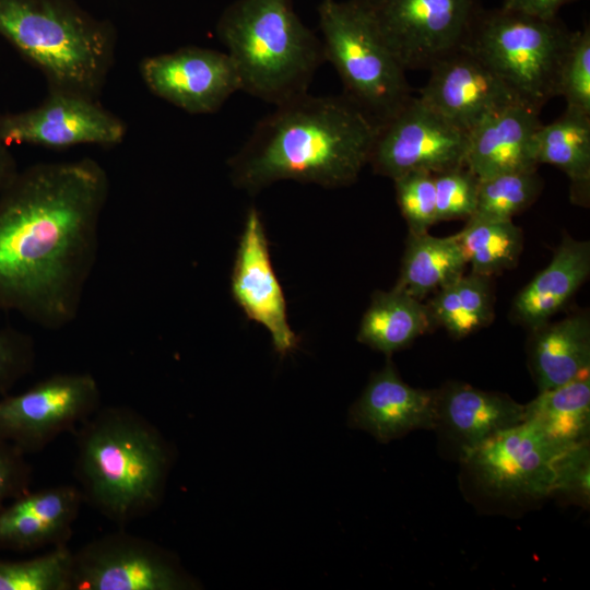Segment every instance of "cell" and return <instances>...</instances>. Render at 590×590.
<instances>
[{
  "label": "cell",
  "instance_id": "obj_22",
  "mask_svg": "<svg viewBox=\"0 0 590 590\" xmlns=\"http://www.w3.org/2000/svg\"><path fill=\"white\" fill-rule=\"evenodd\" d=\"M529 361L540 391L566 385L590 368V321L581 315L531 329Z\"/></svg>",
  "mask_w": 590,
  "mask_h": 590
},
{
  "label": "cell",
  "instance_id": "obj_25",
  "mask_svg": "<svg viewBox=\"0 0 590 590\" xmlns=\"http://www.w3.org/2000/svg\"><path fill=\"white\" fill-rule=\"evenodd\" d=\"M538 164H548L569 178L577 200L589 198L590 115L566 107L560 117L536 132Z\"/></svg>",
  "mask_w": 590,
  "mask_h": 590
},
{
  "label": "cell",
  "instance_id": "obj_1",
  "mask_svg": "<svg viewBox=\"0 0 590 590\" xmlns=\"http://www.w3.org/2000/svg\"><path fill=\"white\" fill-rule=\"evenodd\" d=\"M109 191L106 169L90 157L19 172L0 193V310L52 331L75 320Z\"/></svg>",
  "mask_w": 590,
  "mask_h": 590
},
{
  "label": "cell",
  "instance_id": "obj_30",
  "mask_svg": "<svg viewBox=\"0 0 590 590\" xmlns=\"http://www.w3.org/2000/svg\"><path fill=\"white\" fill-rule=\"evenodd\" d=\"M542 180L536 170L511 172L479 179L477 203L472 216L511 220L539 196Z\"/></svg>",
  "mask_w": 590,
  "mask_h": 590
},
{
  "label": "cell",
  "instance_id": "obj_31",
  "mask_svg": "<svg viewBox=\"0 0 590 590\" xmlns=\"http://www.w3.org/2000/svg\"><path fill=\"white\" fill-rule=\"evenodd\" d=\"M567 106L590 115V27L586 24L573 37L558 74L556 96Z\"/></svg>",
  "mask_w": 590,
  "mask_h": 590
},
{
  "label": "cell",
  "instance_id": "obj_29",
  "mask_svg": "<svg viewBox=\"0 0 590 590\" xmlns=\"http://www.w3.org/2000/svg\"><path fill=\"white\" fill-rule=\"evenodd\" d=\"M73 551L68 545L24 560H0V590H72Z\"/></svg>",
  "mask_w": 590,
  "mask_h": 590
},
{
  "label": "cell",
  "instance_id": "obj_4",
  "mask_svg": "<svg viewBox=\"0 0 590 590\" xmlns=\"http://www.w3.org/2000/svg\"><path fill=\"white\" fill-rule=\"evenodd\" d=\"M0 36L45 78L47 91L99 99L117 31L76 0H0Z\"/></svg>",
  "mask_w": 590,
  "mask_h": 590
},
{
  "label": "cell",
  "instance_id": "obj_19",
  "mask_svg": "<svg viewBox=\"0 0 590 590\" xmlns=\"http://www.w3.org/2000/svg\"><path fill=\"white\" fill-rule=\"evenodd\" d=\"M540 113L514 103L493 114L468 134L464 165L479 179L504 173L536 170Z\"/></svg>",
  "mask_w": 590,
  "mask_h": 590
},
{
  "label": "cell",
  "instance_id": "obj_10",
  "mask_svg": "<svg viewBox=\"0 0 590 590\" xmlns=\"http://www.w3.org/2000/svg\"><path fill=\"white\" fill-rule=\"evenodd\" d=\"M563 450L532 423L523 421L487 439L461 460L483 493L505 502L524 503L551 495L553 463Z\"/></svg>",
  "mask_w": 590,
  "mask_h": 590
},
{
  "label": "cell",
  "instance_id": "obj_27",
  "mask_svg": "<svg viewBox=\"0 0 590 590\" xmlns=\"http://www.w3.org/2000/svg\"><path fill=\"white\" fill-rule=\"evenodd\" d=\"M434 323L456 339L491 323L494 315L489 278L462 274L435 292L427 305Z\"/></svg>",
  "mask_w": 590,
  "mask_h": 590
},
{
  "label": "cell",
  "instance_id": "obj_16",
  "mask_svg": "<svg viewBox=\"0 0 590 590\" xmlns=\"http://www.w3.org/2000/svg\"><path fill=\"white\" fill-rule=\"evenodd\" d=\"M231 286L235 302L250 320L270 332L281 356L297 347L298 338L288 324L284 294L273 271L263 225L255 208L246 215Z\"/></svg>",
  "mask_w": 590,
  "mask_h": 590
},
{
  "label": "cell",
  "instance_id": "obj_8",
  "mask_svg": "<svg viewBox=\"0 0 590 590\" xmlns=\"http://www.w3.org/2000/svg\"><path fill=\"white\" fill-rule=\"evenodd\" d=\"M406 70H429L462 47L483 10L480 0H356Z\"/></svg>",
  "mask_w": 590,
  "mask_h": 590
},
{
  "label": "cell",
  "instance_id": "obj_7",
  "mask_svg": "<svg viewBox=\"0 0 590 590\" xmlns=\"http://www.w3.org/2000/svg\"><path fill=\"white\" fill-rule=\"evenodd\" d=\"M573 33L557 17L483 9L463 46L482 59L521 103L540 113L556 96Z\"/></svg>",
  "mask_w": 590,
  "mask_h": 590
},
{
  "label": "cell",
  "instance_id": "obj_26",
  "mask_svg": "<svg viewBox=\"0 0 590 590\" xmlns=\"http://www.w3.org/2000/svg\"><path fill=\"white\" fill-rule=\"evenodd\" d=\"M467 266L456 235L409 234L394 287L422 299L461 276Z\"/></svg>",
  "mask_w": 590,
  "mask_h": 590
},
{
  "label": "cell",
  "instance_id": "obj_37",
  "mask_svg": "<svg viewBox=\"0 0 590 590\" xmlns=\"http://www.w3.org/2000/svg\"><path fill=\"white\" fill-rule=\"evenodd\" d=\"M574 1L576 0H503L500 8L540 19L552 20L557 17L558 11L564 5Z\"/></svg>",
  "mask_w": 590,
  "mask_h": 590
},
{
  "label": "cell",
  "instance_id": "obj_6",
  "mask_svg": "<svg viewBox=\"0 0 590 590\" xmlns=\"http://www.w3.org/2000/svg\"><path fill=\"white\" fill-rule=\"evenodd\" d=\"M318 16L324 58L342 94L380 127L413 97L405 70L358 1L321 0Z\"/></svg>",
  "mask_w": 590,
  "mask_h": 590
},
{
  "label": "cell",
  "instance_id": "obj_3",
  "mask_svg": "<svg viewBox=\"0 0 590 590\" xmlns=\"http://www.w3.org/2000/svg\"><path fill=\"white\" fill-rule=\"evenodd\" d=\"M73 435V474L84 503L120 528L158 505L172 453L137 410L101 405Z\"/></svg>",
  "mask_w": 590,
  "mask_h": 590
},
{
  "label": "cell",
  "instance_id": "obj_38",
  "mask_svg": "<svg viewBox=\"0 0 590 590\" xmlns=\"http://www.w3.org/2000/svg\"><path fill=\"white\" fill-rule=\"evenodd\" d=\"M19 172L10 146L0 140V193L12 182Z\"/></svg>",
  "mask_w": 590,
  "mask_h": 590
},
{
  "label": "cell",
  "instance_id": "obj_9",
  "mask_svg": "<svg viewBox=\"0 0 590 590\" xmlns=\"http://www.w3.org/2000/svg\"><path fill=\"white\" fill-rule=\"evenodd\" d=\"M101 398L90 373L50 375L0 399V440L25 455L39 452L61 434H73L102 405Z\"/></svg>",
  "mask_w": 590,
  "mask_h": 590
},
{
  "label": "cell",
  "instance_id": "obj_2",
  "mask_svg": "<svg viewBox=\"0 0 590 590\" xmlns=\"http://www.w3.org/2000/svg\"><path fill=\"white\" fill-rule=\"evenodd\" d=\"M275 107L229 161L237 187L256 192L285 179L342 187L357 179L379 127L353 102L306 93Z\"/></svg>",
  "mask_w": 590,
  "mask_h": 590
},
{
  "label": "cell",
  "instance_id": "obj_34",
  "mask_svg": "<svg viewBox=\"0 0 590 590\" xmlns=\"http://www.w3.org/2000/svg\"><path fill=\"white\" fill-rule=\"evenodd\" d=\"M551 495H559L583 508L590 503V446L585 441L560 451L554 460Z\"/></svg>",
  "mask_w": 590,
  "mask_h": 590
},
{
  "label": "cell",
  "instance_id": "obj_28",
  "mask_svg": "<svg viewBox=\"0 0 590 590\" xmlns=\"http://www.w3.org/2000/svg\"><path fill=\"white\" fill-rule=\"evenodd\" d=\"M456 237L472 273L486 278L514 268L523 246L511 220L471 216Z\"/></svg>",
  "mask_w": 590,
  "mask_h": 590
},
{
  "label": "cell",
  "instance_id": "obj_33",
  "mask_svg": "<svg viewBox=\"0 0 590 590\" xmlns=\"http://www.w3.org/2000/svg\"><path fill=\"white\" fill-rule=\"evenodd\" d=\"M437 222L471 217L476 209L479 178L464 165L433 175Z\"/></svg>",
  "mask_w": 590,
  "mask_h": 590
},
{
  "label": "cell",
  "instance_id": "obj_12",
  "mask_svg": "<svg viewBox=\"0 0 590 590\" xmlns=\"http://www.w3.org/2000/svg\"><path fill=\"white\" fill-rule=\"evenodd\" d=\"M468 134L413 96L378 128L368 163L392 180L414 172L434 175L464 165Z\"/></svg>",
  "mask_w": 590,
  "mask_h": 590
},
{
  "label": "cell",
  "instance_id": "obj_13",
  "mask_svg": "<svg viewBox=\"0 0 590 590\" xmlns=\"http://www.w3.org/2000/svg\"><path fill=\"white\" fill-rule=\"evenodd\" d=\"M126 135V122L99 99L74 93L47 91L35 107L0 114V140L9 146L68 149L93 144L111 148L120 144Z\"/></svg>",
  "mask_w": 590,
  "mask_h": 590
},
{
  "label": "cell",
  "instance_id": "obj_17",
  "mask_svg": "<svg viewBox=\"0 0 590 590\" xmlns=\"http://www.w3.org/2000/svg\"><path fill=\"white\" fill-rule=\"evenodd\" d=\"M83 503L78 485L28 491L0 511V551L68 545Z\"/></svg>",
  "mask_w": 590,
  "mask_h": 590
},
{
  "label": "cell",
  "instance_id": "obj_23",
  "mask_svg": "<svg viewBox=\"0 0 590 590\" xmlns=\"http://www.w3.org/2000/svg\"><path fill=\"white\" fill-rule=\"evenodd\" d=\"M434 324L427 305L393 287L376 292L365 311L357 341L386 355L410 345Z\"/></svg>",
  "mask_w": 590,
  "mask_h": 590
},
{
  "label": "cell",
  "instance_id": "obj_24",
  "mask_svg": "<svg viewBox=\"0 0 590 590\" xmlns=\"http://www.w3.org/2000/svg\"><path fill=\"white\" fill-rule=\"evenodd\" d=\"M524 421L532 423L562 449L589 441V374L566 385L540 391L535 399L524 404Z\"/></svg>",
  "mask_w": 590,
  "mask_h": 590
},
{
  "label": "cell",
  "instance_id": "obj_21",
  "mask_svg": "<svg viewBox=\"0 0 590 590\" xmlns=\"http://www.w3.org/2000/svg\"><path fill=\"white\" fill-rule=\"evenodd\" d=\"M590 273V244L566 235L548 266L515 297L512 316L533 329L566 305Z\"/></svg>",
  "mask_w": 590,
  "mask_h": 590
},
{
  "label": "cell",
  "instance_id": "obj_11",
  "mask_svg": "<svg viewBox=\"0 0 590 590\" xmlns=\"http://www.w3.org/2000/svg\"><path fill=\"white\" fill-rule=\"evenodd\" d=\"M117 530L73 551L72 590H185L196 581L153 542Z\"/></svg>",
  "mask_w": 590,
  "mask_h": 590
},
{
  "label": "cell",
  "instance_id": "obj_35",
  "mask_svg": "<svg viewBox=\"0 0 590 590\" xmlns=\"http://www.w3.org/2000/svg\"><path fill=\"white\" fill-rule=\"evenodd\" d=\"M35 357L31 335L14 328L0 329V394L5 396L33 369Z\"/></svg>",
  "mask_w": 590,
  "mask_h": 590
},
{
  "label": "cell",
  "instance_id": "obj_32",
  "mask_svg": "<svg viewBox=\"0 0 590 590\" xmlns=\"http://www.w3.org/2000/svg\"><path fill=\"white\" fill-rule=\"evenodd\" d=\"M397 201L410 234H423L437 223L433 174L409 173L393 179Z\"/></svg>",
  "mask_w": 590,
  "mask_h": 590
},
{
  "label": "cell",
  "instance_id": "obj_14",
  "mask_svg": "<svg viewBox=\"0 0 590 590\" xmlns=\"http://www.w3.org/2000/svg\"><path fill=\"white\" fill-rule=\"evenodd\" d=\"M139 71L152 94L193 115L216 113L240 91L228 54L205 47L186 46L145 57Z\"/></svg>",
  "mask_w": 590,
  "mask_h": 590
},
{
  "label": "cell",
  "instance_id": "obj_36",
  "mask_svg": "<svg viewBox=\"0 0 590 590\" xmlns=\"http://www.w3.org/2000/svg\"><path fill=\"white\" fill-rule=\"evenodd\" d=\"M33 470L20 449L0 440V511L31 491Z\"/></svg>",
  "mask_w": 590,
  "mask_h": 590
},
{
  "label": "cell",
  "instance_id": "obj_15",
  "mask_svg": "<svg viewBox=\"0 0 590 590\" xmlns=\"http://www.w3.org/2000/svg\"><path fill=\"white\" fill-rule=\"evenodd\" d=\"M429 72L418 97L468 133L493 114L520 102L503 80L464 46L437 61Z\"/></svg>",
  "mask_w": 590,
  "mask_h": 590
},
{
  "label": "cell",
  "instance_id": "obj_5",
  "mask_svg": "<svg viewBox=\"0 0 590 590\" xmlns=\"http://www.w3.org/2000/svg\"><path fill=\"white\" fill-rule=\"evenodd\" d=\"M215 33L236 67L240 91L275 106L308 93L326 61L321 39L302 22L293 0H235Z\"/></svg>",
  "mask_w": 590,
  "mask_h": 590
},
{
  "label": "cell",
  "instance_id": "obj_18",
  "mask_svg": "<svg viewBox=\"0 0 590 590\" xmlns=\"http://www.w3.org/2000/svg\"><path fill=\"white\" fill-rule=\"evenodd\" d=\"M436 391L405 384L393 364L371 376L359 399L350 410L349 424L389 442L415 429L435 427Z\"/></svg>",
  "mask_w": 590,
  "mask_h": 590
},
{
  "label": "cell",
  "instance_id": "obj_20",
  "mask_svg": "<svg viewBox=\"0 0 590 590\" xmlns=\"http://www.w3.org/2000/svg\"><path fill=\"white\" fill-rule=\"evenodd\" d=\"M524 421V404L463 382L436 391L435 427L456 446L460 459L496 434Z\"/></svg>",
  "mask_w": 590,
  "mask_h": 590
}]
</instances>
